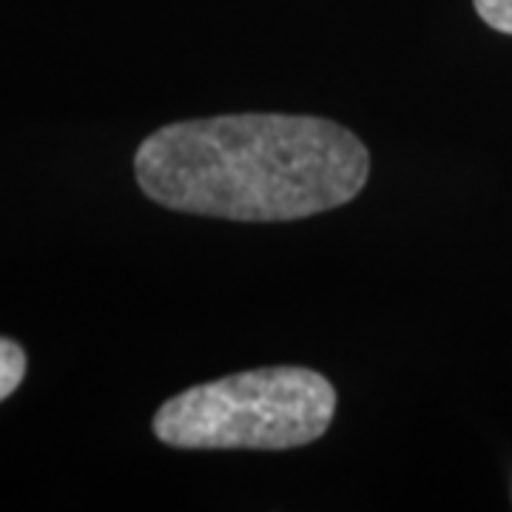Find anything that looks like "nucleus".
Instances as JSON below:
<instances>
[{
  "mask_svg": "<svg viewBox=\"0 0 512 512\" xmlns=\"http://www.w3.org/2000/svg\"><path fill=\"white\" fill-rule=\"evenodd\" d=\"M137 183L171 211L291 222L350 202L367 183L365 143L322 117L222 114L154 131L134 157Z\"/></svg>",
  "mask_w": 512,
  "mask_h": 512,
  "instance_id": "nucleus-1",
  "label": "nucleus"
},
{
  "mask_svg": "<svg viewBox=\"0 0 512 512\" xmlns=\"http://www.w3.org/2000/svg\"><path fill=\"white\" fill-rule=\"evenodd\" d=\"M336 390L308 367H262L168 399L154 433L180 450H291L322 439Z\"/></svg>",
  "mask_w": 512,
  "mask_h": 512,
  "instance_id": "nucleus-2",
  "label": "nucleus"
},
{
  "mask_svg": "<svg viewBox=\"0 0 512 512\" xmlns=\"http://www.w3.org/2000/svg\"><path fill=\"white\" fill-rule=\"evenodd\" d=\"M23 376H26V353L15 342L0 339V402L18 390Z\"/></svg>",
  "mask_w": 512,
  "mask_h": 512,
  "instance_id": "nucleus-3",
  "label": "nucleus"
},
{
  "mask_svg": "<svg viewBox=\"0 0 512 512\" xmlns=\"http://www.w3.org/2000/svg\"><path fill=\"white\" fill-rule=\"evenodd\" d=\"M473 3L487 26L512 35V0H473Z\"/></svg>",
  "mask_w": 512,
  "mask_h": 512,
  "instance_id": "nucleus-4",
  "label": "nucleus"
}]
</instances>
